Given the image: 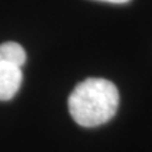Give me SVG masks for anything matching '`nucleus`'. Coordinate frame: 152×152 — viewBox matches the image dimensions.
Here are the masks:
<instances>
[{
    "label": "nucleus",
    "mask_w": 152,
    "mask_h": 152,
    "mask_svg": "<svg viewBox=\"0 0 152 152\" xmlns=\"http://www.w3.org/2000/svg\"><path fill=\"white\" fill-rule=\"evenodd\" d=\"M27 61L24 48L17 42L0 45V100L15 96L23 81L22 67Z\"/></svg>",
    "instance_id": "f03ea898"
},
{
    "label": "nucleus",
    "mask_w": 152,
    "mask_h": 152,
    "mask_svg": "<svg viewBox=\"0 0 152 152\" xmlns=\"http://www.w3.org/2000/svg\"><path fill=\"white\" fill-rule=\"evenodd\" d=\"M100 1H107L112 4H126V3H129L131 0H100Z\"/></svg>",
    "instance_id": "7ed1b4c3"
},
{
    "label": "nucleus",
    "mask_w": 152,
    "mask_h": 152,
    "mask_svg": "<svg viewBox=\"0 0 152 152\" xmlns=\"http://www.w3.org/2000/svg\"><path fill=\"white\" fill-rule=\"evenodd\" d=\"M119 107V91L112 81L89 77L79 83L69 96V112L81 127L93 128L107 123Z\"/></svg>",
    "instance_id": "f257e3e1"
}]
</instances>
